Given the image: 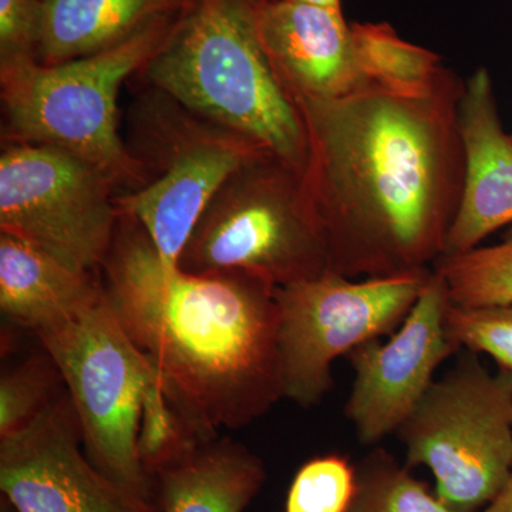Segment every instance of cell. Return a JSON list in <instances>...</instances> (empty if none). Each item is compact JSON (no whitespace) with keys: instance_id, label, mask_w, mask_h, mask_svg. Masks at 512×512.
<instances>
[{"instance_id":"1","label":"cell","mask_w":512,"mask_h":512,"mask_svg":"<svg viewBox=\"0 0 512 512\" xmlns=\"http://www.w3.org/2000/svg\"><path fill=\"white\" fill-rule=\"evenodd\" d=\"M464 87L446 67L423 96L367 89L296 101L308 134L303 180L325 228L330 274H409L444 254L463 192Z\"/></svg>"},{"instance_id":"2","label":"cell","mask_w":512,"mask_h":512,"mask_svg":"<svg viewBox=\"0 0 512 512\" xmlns=\"http://www.w3.org/2000/svg\"><path fill=\"white\" fill-rule=\"evenodd\" d=\"M100 274L121 326L197 436L242 429L284 399L275 286L185 272L124 214Z\"/></svg>"},{"instance_id":"3","label":"cell","mask_w":512,"mask_h":512,"mask_svg":"<svg viewBox=\"0 0 512 512\" xmlns=\"http://www.w3.org/2000/svg\"><path fill=\"white\" fill-rule=\"evenodd\" d=\"M268 2L188 0L138 74L147 86L303 174L309 147L301 110L276 77L259 37V16Z\"/></svg>"},{"instance_id":"4","label":"cell","mask_w":512,"mask_h":512,"mask_svg":"<svg viewBox=\"0 0 512 512\" xmlns=\"http://www.w3.org/2000/svg\"><path fill=\"white\" fill-rule=\"evenodd\" d=\"M177 18L119 46L63 63L43 64L35 57L0 62L8 143L70 151L109 175L120 192L146 184L143 165L121 137L117 101L121 86L143 70Z\"/></svg>"},{"instance_id":"5","label":"cell","mask_w":512,"mask_h":512,"mask_svg":"<svg viewBox=\"0 0 512 512\" xmlns=\"http://www.w3.org/2000/svg\"><path fill=\"white\" fill-rule=\"evenodd\" d=\"M178 266L241 272L275 288L328 274V239L301 171L272 154L238 168L208 202Z\"/></svg>"},{"instance_id":"6","label":"cell","mask_w":512,"mask_h":512,"mask_svg":"<svg viewBox=\"0 0 512 512\" xmlns=\"http://www.w3.org/2000/svg\"><path fill=\"white\" fill-rule=\"evenodd\" d=\"M128 138L147 183L120 192L117 204L173 265L221 185L242 165L271 154L151 86L128 113Z\"/></svg>"},{"instance_id":"7","label":"cell","mask_w":512,"mask_h":512,"mask_svg":"<svg viewBox=\"0 0 512 512\" xmlns=\"http://www.w3.org/2000/svg\"><path fill=\"white\" fill-rule=\"evenodd\" d=\"M460 353L396 434L404 464L429 468L440 501L458 512H478L503 490L512 470V373L490 372L478 353Z\"/></svg>"},{"instance_id":"8","label":"cell","mask_w":512,"mask_h":512,"mask_svg":"<svg viewBox=\"0 0 512 512\" xmlns=\"http://www.w3.org/2000/svg\"><path fill=\"white\" fill-rule=\"evenodd\" d=\"M35 336L63 377L87 457L127 490L156 498L140 454L141 421L156 375L106 293L93 308Z\"/></svg>"},{"instance_id":"9","label":"cell","mask_w":512,"mask_h":512,"mask_svg":"<svg viewBox=\"0 0 512 512\" xmlns=\"http://www.w3.org/2000/svg\"><path fill=\"white\" fill-rule=\"evenodd\" d=\"M431 269L365 278L336 274L276 288L284 399L318 406L333 387L332 365L369 340L392 335L407 318Z\"/></svg>"},{"instance_id":"10","label":"cell","mask_w":512,"mask_h":512,"mask_svg":"<svg viewBox=\"0 0 512 512\" xmlns=\"http://www.w3.org/2000/svg\"><path fill=\"white\" fill-rule=\"evenodd\" d=\"M109 175L70 151L8 143L0 156V232L80 271L100 272L121 212Z\"/></svg>"},{"instance_id":"11","label":"cell","mask_w":512,"mask_h":512,"mask_svg":"<svg viewBox=\"0 0 512 512\" xmlns=\"http://www.w3.org/2000/svg\"><path fill=\"white\" fill-rule=\"evenodd\" d=\"M450 303L446 282L431 268L416 305L390 339L369 340L346 356L355 380L345 416L363 446L396 434L436 380L437 369L461 352L447 335Z\"/></svg>"},{"instance_id":"12","label":"cell","mask_w":512,"mask_h":512,"mask_svg":"<svg viewBox=\"0 0 512 512\" xmlns=\"http://www.w3.org/2000/svg\"><path fill=\"white\" fill-rule=\"evenodd\" d=\"M0 491L18 512H163L94 466L69 393L25 430L0 440Z\"/></svg>"},{"instance_id":"13","label":"cell","mask_w":512,"mask_h":512,"mask_svg":"<svg viewBox=\"0 0 512 512\" xmlns=\"http://www.w3.org/2000/svg\"><path fill=\"white\" fill-rule=\"evenodd\" d=\"M259 37L272 70L295 103L367 90L342 6L269 0L259 16Z\"/></svg>"},{"instance_id":"14","label":"cell","mask_w":512,"mask_h":512,"mask_svg":"<svg viewBox=\"0 0 512 512\" xmlns=\"http://www.w3.org/2000/svg\"><path fill=\"white\" fill-rule=\"evenodd\" d=\"M458 127L464 153L463 192L443 255L471 251L512 224V137L501 123L493 79L485 67L466 82Z\"/></svg>"},{"instance_id":"15","label":"cell","mask_w":512,"mask_h":512,"mask_svg":"<svg viewBox=\"0 0 512 512\" xmlns=\"http://www.w3.org/2000/svg\"><path fill=\"white\" fill-rule=\"evenodd\" d=\"M151 477L163 512H245L268 474L254 451L217 434L192 441Z\"/></svg>"},{"instance_id":"16","label":"cell","mask_w":512,"mask_h":512,"mask_svg":"<svg viewBox=\"0 0 512 512\" xmlns=\"http://www.w3.org/2000/svg\"><path fill=\"white\" fill-rule=\"evenodd\" d=\"M104 298L100 278L64 264L32 242L0 232V311L37 333L93 308Z\"/></svg>"},{"instance_id":"17","label":"cell","mask_w":512,"mask_h":512,"mask_svg":"<svg viewBox=\"0 0 512 512\" xmlns=\"http://www.w3.org/2000/svg\"><path fill=\"white\" fill-rule=\"evenodd\" d=\"M188 0H43L37 62L56 64L127 42L177 18Z\"/></svg>"},{"instance_id":"18","label":"cell","mask_w":512,"mask_h":512,"mask_svg":"<svg viewBox=\"0 0 512 512\" xmlns=\"http://www.w3.org/2000/svg\"><path fill=\"white\" fill-rule=\"evenodd\" d=\"M353 49L367 89L396 96H423L443 74L441 57L406 42L389 23H352Z\"/></svg>"},{"instance_id":"19","label":"cell","mask_w":512,"mask_h":512,"mask_svg":"<svg viewBox=\"0 0 512 512\" xmlns=\"http://www.w3.org/2000/svg\"><path fill=\"white\" fill-rule=\"evenodd\" d=\"M433 271L446 282L453 305H512V237L491 247L440 256Z\"/></svg>"},{"instance_id":"20","label":"cell","mask_w":512,"mask_h":512,"mask_svg":"<svg viewBox=\"0 0 512 512\" xmlns=\"http://www.w3.org/2000/svg\"><path fill=\"white\" fill-rule=\"evenodd\" d=\"M349 512H458L402 466L393 454L375 447L356 466V493Z\"/></svg>"},{"instance_id":"21","label":"cell","mask_w":512,"mask_h":512,"mask_svg":"<svg viewBox=\"0 0 512 512\" xmlns=\"http://www.w3.org/2000/svg\"><path fill=\"white\" fill-rule=\"evenodd\" d=\"M43 349V348H42ZM66 392L63 377L49 353L30 356L3 370L0 377V440L35 423Z\"/></svg>"},{"instance_id":"22","label":"cell","mask_w":512,"mask_h":512,"mask_svg":"<svg viewBox=\"0 0 512 512\" xmlns=\"http://www.w3.org/2000/svg\"><path fill=\"white\" fill-rule=\"evenodd\" d=\"M356 467L342 454H323L302 464L286 494L285 512H349Z\"/></svg>"},{"instance_id":"23","label":"cell","mask_w":512,"mask_h":512,"mask_svg":"<svg viewBox=\"0 0 512 512\" xmlns=\"http://www.w3.org/2000/svg\"><path fill=\"white\" fill-rule=\"evenodd\" d=\"M446 330L458 349L485 353L498 369L512 373V305L468 308L450 303Z\"/></svg>"},{"instance_id":"24","label":"cell","mask_w":512,"mask_h":512,"mask_svg":"<svg viewBox=\"0 0 512 512\" xmlns=\"http://www.w3.org/2000/svg\"><path fill=\"white\" fill-rule=\"evenodd\" d=\"M43 0H0V62L37 59Z\"/></svg>"},{"instance_id":"25","label":"cell","mask_w":512,"mask_h":512,"mask_svg":"<svg viewBox=\"0 0 512 512\" xmlns=\"http://www.w3.org/2000/svg\"><path fill=\"white\" fill-rule=\"evenodd\" d=\"M483 512H512V470L503 490L484 508Z\"/></svg>"},{"instance_id":"26","label":"cell","mask_w":512,"mask_h":512,"mask_svg":"<svg viewBox=\"0 0 512 512\" xmlns=\"http://www.w3.org/2000/svg\"><path fill=\"white\" fill-rule=\"evenodd\" d=\"M293 2L311 3V5L320 6H342L340 0H293Z\"/></svg>"},{"instance_id":"27","label":"cell","mask_w":512,"mask_h":512,"mask_svg":"<svg viewBox=\"0 0 512 512\" xmlns=\"http://www.w3.org/2000/svg\"><path fill=\"white\" fill-rule=\"evenodd\" d=\"M0 512H18L15 507H13V504L10 503L8 498L3 497L0 498Z\"/></svg>"},{"instance_id":"28","label":"cell","mask_w":512,"mask_h":512,"mask_svg":"<svg viewBox=\"0 0 512 512\" xmlns=\"http://www.w3.org/2000/svg\"><path fill=\"white\" fill-rule=\"evenodd\" d=\"M511 137H512V134H511Z\"/></svg>"}]
</instances>
